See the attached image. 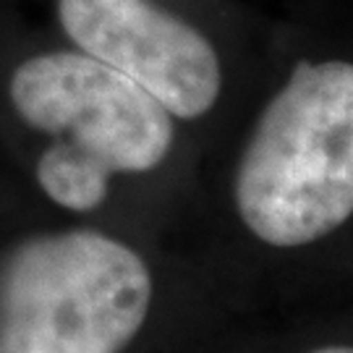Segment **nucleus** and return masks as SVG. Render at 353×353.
Wrapping results in <instances>:
<instances>
[{
    "instance_id": "obj_2",
    "label": "nucleus",
    "mask_w": 353,
    "mask_h": 353,
    "mask_svg": "<svg viewBox=\"0 0 353 353\" xmlns=\"http://www.w3.org/2000/svg\"><path fill=\"white\" fill-rule=\"evenodd\" d=\"M0 110L39 150L84 160L110 181L154 173L178 141V121L150 92L19 11H0Z\"/></svg>"
},
{
    "instance_id": "obj_4",
    "label": "nucleus",
    "mask_w": 353,
    "mask_h": 353,
    "mask_svg": "<svg viewBox=\"0 0 353 353\" xmlns=\"http://www.w3.org/2000/svg\"><path fill=\"white\" fill-rule=\"evenodd\" d=\"M50 26L74 48L150 92L178 123H199L230 89L225 32L194 0H48Z\"/></svg>"
},
{
    "instance_id": "obj_1",
    "label": "nucleus",
    "mask_w": 353,
    "mask_h": 353,
    "mask_svg": "<svg viewBox=\"0 0 353 353\" xmlns=\"http://www.w3.org/2000/svg\"><path fill=\"white\" fill-rule=\"evenodd\" d=\"M256 241L299 249L353 217V58L301 55L267 97L233 170Z\"/></svg>"
},
{
    "instance_id": "obj_5",
    "label": "nucleus",
    "mask_w": 353,
    "mask_h": 353,
    "mask_svg": "<svg viewBox=\"0 0 353 353\" xmlns=\"http://www.w3.org/2000/svg\"><path fill=\"white\" fill-rule=\"evenodd\" d=\"M312 353H353V345H322Z\"/></svg>"
},
{
    "instance_id": "obj_3",
    "label": "nucleus",
    "mask_w": 353,
    "mask_h": 353,
    "mask_svg": "<svg viewBox=\"0 0 353 353\" xmlns=\"http://www.w3.org/2000/svg\"><path fill=\"white\" fill-rule=\"evenodd\" d=\"M152 306V272L126 241L65 228L19 241L0 272V353H123Z\"/></svg>"
},
{
    "instance_id": "obj_6",
    "label": "nucleus",
    "mask_w": 353,
    "mask_h": 353,
    "mask_svg": "<svg viewBox=\"0 0 353 353\" xmlns=\"http://www.w3.org/2000/svg\"><path fill=\"white\" fill-rule=\"evenodd\" d=\"M24 0H0V11H19Z\"/></svg>"
}]
</instances>
